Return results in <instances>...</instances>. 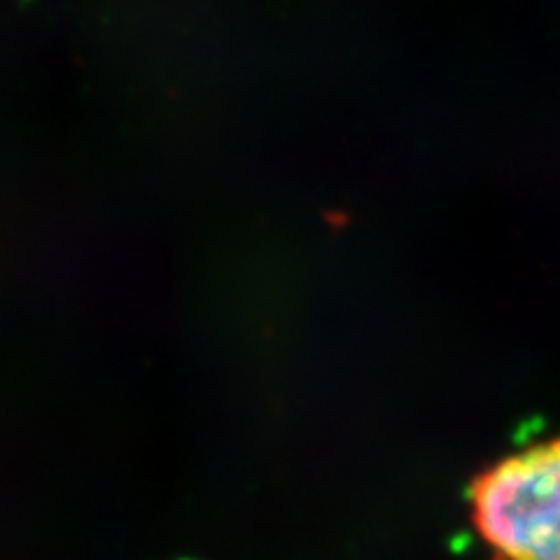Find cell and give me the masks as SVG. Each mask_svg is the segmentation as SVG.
Masks as SVG:
<instances>
[{
  "label": "cell",
  "mask_w": 560,
  "mask_h": 560,
  "mask_svg": "<svg viewBox=\"0 0 560 560\" xmlns=\"http://www.w3.org/2000/svg\"><path fill=\"white\" fill-rule=\"evenodd\" d=\"M472 514L500 560H560V437L486 469Z\"/></svg>",
  "instance_id": "cell-1"
}]
</instances>
